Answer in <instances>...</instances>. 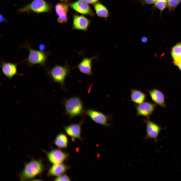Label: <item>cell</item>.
Segmentation results:
<instances>
[{
    "label": "cell",
    "instance_id": "obj_17",
    "mask_svg": "<svg viewBox=\"0 0 181 181\" xmlns=\"http://www.w3.org/2000/svg\"><path fill=\"white\" fill-rule=\"evenodd\" d=\"M69 167L62 163L53 164L49 170L48 174L51 176H58L64 174Z\"/></svg>",
    "mask_w": 181,
    "mask_h": 181
},
{
    "label": "cell",
    "instance_id": "obj_10",
    "mask_svg": "<svg viewBox=\"0 0 181 181\" xmlns=\"http://www.w3.org/2000/svg\"><path fill=\"white\" fill-rule=\"evenodd\" d=\"M69 6L72 9L80 13L91 16L95 14L85 0H78L71 3Z\"/></svg>",
    "mask_w": 181,
    "mask_h": 181
},
{
    "label": "cell",
    "instance_id": "obj_13",
    "mask_svg": "<svg viewBox=\"0 0 181 181\" xmlns=\"http://www.w3.org/2000/svg\"><path fill=\"white\" fill-rule=\"evenodd\" d=\"M90 21L82 15H74L73 16L72 30L87 31Z\"/></svg>",
    "mask_w": 181,
    "mask_h": 181
},
{
    "label": "cell",
    "instance_id": "obj_7",
    "mask_svg": "<svg viewBox=\"0 0 181 181\" xmlns=\"http://www.w3.org/2000/svg\"><path fill=\"white\" fill-rule=\"evenodd\" d=\"M143 121L146 125V135L145 139H153L156 143H157L158 138L160 132L165 128L150 121L149 118H146Z\"/></svg>",
    "mask_w": 181,
    "mask_h": 181
},
{
    "label": "cell",
    "instance_id": "obj_12",
    "mask_svg": "<svg viewBox=\"0 0 181 181\" xmlns=\"http://www.w3.org/2000/svg\"><path fill=\"white\" fill-rule=\"evenodd\" d=\"M48 160L53 164L62 163L68 157V154L60 149H53L47 154Z\"/></svg>",
    "mask_w": 181,
    "mask_h": 181
},
{
    "label": "cell",
    "instance_id": "obj_25",
    "mask_svg": "<svg viewBox=\"0 0 181 181\" xmlns=\"http://www.w3.org/2000/svg\"><path fill=\"white\" fill-rule=\"evenodd\" d=\"M157 0H141L140 2L142 5L154 4Z\"/></svg>",
    "mask_w": 181,
    "mask_h": 181
},
{
    "label": "cell",
    "instance_id": "obj_8",
    "mask_svg": "<svg viewBox=\"0 0 181 181\" xmlns=\"http://www.w3.org/2000/svg\"><path fill=\"white\" fill-rule=\"evenodd\" d=\"M78 53L82 55L83 58L82 61L77 64L76 67L82 73L90 76H92L93 74L92 70V62L95 59L98 60L97 56L93 55L91 57H85L82 52H80Z\"/></svg>",
    "mask_w": 181,
    "mask_h": 181
},
{
    "label": "cell",
    "instance_id": "obj_16",
    "mask_svg": "<svg viewBox=\"0 0 181 181\" xmlns=\"http://www.w3.org/2000/svg\"><path fill=\"white\" fill-rule=\"evenodd\" d=\"M147 91L154 102L161 107H164L166 106L165 96L161 91L156 88Z\"/></svg>",
    "mask_w": 181,
    "mask_h": 181
},
{
    "label": "cell",
    "instance_id": "obj_22",
    "mask_svg": "<svg viewBox=\"0 0 181 181\" xmlns=\"http://www.w3.org/2000/svg\"><path fill=\"white\" fill-rule=\"evenodd\" d=\"M154 4L155 6L159 10L161 14L167 6V0H157Z\"/></svg>",
    "mask_w": 181,
    "mask_h": 181
},
{
    "label": "cell",
    "instance_id": "obj_24",
    "mask_svg": "<svg viewBox=\"0 0 181 181\" xmlns=\"http://www.w3.org/2000/svg\"><path fill=\"white\" fill-rule=\"evenodd\" d=\"M55 181H70V178L66 174H63L57 177L55 179Z\"/></svg>",
    "mask_w": 181,
    "mask_h": 181
},
{
    "label": "cell",
    "instance_id": "obj_5",
    "mask_svg": "<svg viewBox=\"0 0 181 181\" xmlns=\"http://www.w3.org/2000/svg\"><path fill=\"white\" fill-rule=\"evenodd\" d=\"M51 9L49 5L44 0H33L29 4L19 10L20 12L32 11L39 13L49 12Z\"/></svg>",
    "mask_w": 181,
    "mask_h": 181
},
{
    "label": "cell",
    "instance_id": "obj_2",
    "mask_svg": "<svg viewBox=\"0 0 181 181\" xmlns=\"http://www.w3.org/2000/svg\"><path fill=\"white\" fill-rule=\"evenodd\" d=\"M71 71L70 67L66 61L63 65L56 64L48 71V73L53 82L59 84L61 88L66 90L65 81Z\"/></svg>",
    "mask_w": 181,
    "mask_h": 181
},
{
    "label": "cell",
    "instance_id": "obj_9",
    "mask_svg": "<svg viewBox=\"0 0 181 181\" xmlns=\"http://www.w3.org/2000/svg\"><path fill=\"white\" fill-rule=\"evenodd\" d=\"M156 106V104L147 102H144L134 106L137 111V116H141L149 118L154 111Z\"/></svg>",
    "mask_w": 181,
    "mask_h": 181
},
{
    "label": "cell",
    "instance_id": "obj_21",
    "mask_svg": "<svg viewBox=\"0 0 181 181\" xmlns=\"http://www.w3.org/2000/svg\"><path fill=\"white\" fill-rule=\"evenodd\" d=\"M171 54L175 63L181 60V43L176 44L173 48Z\"/></svg>",
    "mask_w": 181,
    "mask_h": 181
},
{
    "label": "cell",
    "instance_id": "obj_6",
    "mask_svg": "<svg viewBox=\"0 0 181 181\" xmlns=\"http://www.w3.org/2000/svg\"><path fill=\"white\" fill-rule=\"evenodd\" d=\"M85 114L96 123L107 127L111 125L109 122L111 119L110 115H106L101 111L91 109H86Z\"/></svg>",
    "mask_w": 181,
    "mask_h": 181
},
{
    "label": "cell",
    "instance_id": "obj_23",
    "mask_svg": "<svg viewBox=\"0 0 181 181\" xmlns=\"http://www.w3.org/2000/svg\"><path fill=\"white\" fill-rule=\"evenodd\" d=\"M167 6L169 12L174 10L181 3V0H167Z\"/></svg>",
    "mask_w": 181,
    "mask_h": 181
},
{
    "label": "cell",
    "instance_id": "obj_3",
    "mask_svg": "<svg viewBox=\"0 0 181 181\" xmlns=\"http://www.w3.org/2000/svg\"><path fill=\"white\" fill-rule=\"evenodd\" d=\"M23 47L27 49L29 51L28 56L24 60L28 66H32L38 64L45 67L48 58L49 52H45L33 49L27 41L24 44Z\"/></svg>",
    "mask_w": 181,
    "mask_h": 181
},
{
    "label": "cell",
    "instance_id": "obj_19",
    "mask_svg": "<svg viewBox=\"0 0 181 181\" xmlns=\"http://www.w3.org/2000/svg\"><path fill=\"white\" fill-rule=\"evenodd\" d=\"M54 143L59 148H66L67 147L68 144V137L66 134L64 133H59L55 139Z\"/></svg>",
    "mask_w": 181,
    "mask_h": 181
},
{
    "label": "cell",
    "instance_id": "obj_26",
    "mask_svg": "<svg viewBox=\"0 0 181 181\" xmlns=\"http://www.w3.org/2000/svg\"><path fill=\"white\" fill-rule=\"evenodd\" d=\"M38 46V48L40 51L44 52L46 49V46L44 43H41L39 44Z\"/></svg>",
    "mask_w": 181,
    "mask_h": 181
},
{
    "label": "cell",
    "instance_id": "obj_14",
    "mask_svg": "<svg viewBox=\"0 0 181 181\" xmlns=\"http://www.w3.org/2000/svg\"><path fill=\"white\" fill-rule=\"evenodd\" d=\"M19 63L5 62L2 59L1 67L3 73L8 78H12L17 74V65Z\"/></svg>",
    "mask_w": 181,
    "mask_h": 181
},
{
    "label": "cell",
    "instance_id": "obj_29",
    "mask_svg": "<svg viewBox=\"0 0 181 181\" xmlns=\"http://www.w3.org/2000/svg\"><path fill=\"white\" fill-rule=\"evenodd\" d=\"M175 64H176L178 66L179 68L181 71V60Z\"/></svg>",
    "mask_w": 181,
    "mask_h": 181
},
{
    "label": "cell",
    "instance_id": "obj_18",
    "mask_svg": "<svg viewBox=\"0 0 181 181\" xmlns=\"http://www.w3.org/2000/svg\"><path fill=\"white\" fill-rule=\"evenodd\" d=\"M147 95L141 91L132 89L131 91L130 101L136 104H139L144 102Z\"/></svg>",
    "mask_w": 181,
    "mask_h": 181
},
{
    "label": "cell",
    "instance_id": "obj_28",
    "mask_svg": "<svg viewBox=\"0 0 181 181\" xmlns=\"http://www.w3.org/2000/svg\"><path fill=\"white\" fill-rule=\"evenodd\" d=\"M88 4H95L98 2L99 0H85Z\"/></svg>",
    "mask_w": 181,
    "mask_h": 181
},
{
    "label": "cell",
    "instance_id": "obj_11",
    "mask_svg": "<svg viewBox=\"0 0 181 181\" xmlns=\"http://www.w3.org/2000/svg\"><path fill=\"white\" fill-rule=\"evenodd\" d=\"M84 119L76 123L63 126L66 133L73 139L82 140L81 136V127L84 122Z\"/></svg>",
    "mask_w": 181,
    "mask_h": 181
},
{
    "label": "cell",
    "instance_id": "obj_15",
    "mask_svg": "<svg viewBox=\"0 0 181 181\" xmlns=\"http://www.w3.org/2000/svg\"><path fill=\"white\" fill-rule=\"evenodd\" d=\"M68 10V6L66 4L61 3L56 5L55 10L58 16L57 21L59 23H63L67 22Z\"/></svg>",
    "mask_w": 181,
    "mask_h": 181
},
{
    "label": "cell",
    "instance_id": "obj_20",
    "mask_svg": "<svg viewBox=\"0 0 181 181\" xmlns=\"http://www.w3.org/2000/svg\"><path fill=\"white\" fill-rule=\"evenodd\" d=\"M95 12L99 17L107 18L109 16V13L106 7L99 3H97L94 5Z\"/></svg>",
    "mask_w": 181,
    "mask_h": 181
},
{
    "label": "cell",
    "instance_id": "obj_4",
    "mask_svg": "<svg viewBox=\"0 0 181 181\" xmlns=\"http://www.w3.org/2000/svg\"><path fill=\"white\" fill-rule=\"evenodd\" d=\"M43 169L42 162L39 160H33L26 163L20 175L21 180L33 178L40 174Z\"/></svg>",
    "mask_w": 181,
    "mask_h": 181
},
{
    "label": "cell",
    "instance_id": "obj_30",
    "mask_svg": "<svg viewBox=\"0 0 181 181\" xmlns=\"http://www.w3.org/2000/svg\"><path fill=\"white\" fill-rule=\"evenodd\" d=\"M59 0L61 1L62 2H66L68 1V0Z\"/></svg>",
    "mask_w": 181,
    "mask_h": 181
},
{
    "label": "cell",
    "instance_id": "obj_1",
    "mask_svg": "<svg viewBox=\"0 0 181 181\" xmlns=\"http://www.w3.org/2000/svg\"><path fill=\"white\" fill-rule=\"evenodd\" d=\"M63 105L65 113L71 119L85 114L83 102L79 97L75 96L70 98H64L61 102Z\"/></svg>",
    "mask_w": 181,
    "mask_h": 181
},
{
    "label": "cell",
    "instance_id": "obj_27",
    "mask_svg": "<svg viewBox=\"0 0 181 181\" xmlns=\"http://www.w3.org/2000/svg\"><path fill=\"white\" fill-rule=\"evenodd\" d=\"M141 40L143 43H145L147 42L148 39L146 36H143L141 37Z\"/></svg>",
    "mask_w": 181,
    "mask_h": 181
}]
</instances>
